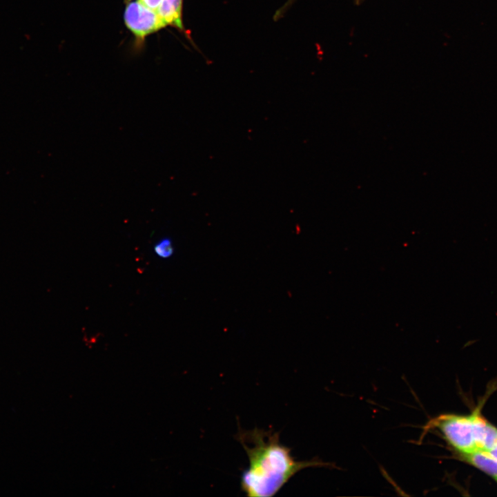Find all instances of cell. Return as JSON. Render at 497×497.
<instances>
[{
  "instance_id": "1",
  "label": "cell",
  "mask_w": 497,
  "mask_h": 497,
  "mask_svg": "<svg viewBox=\"0 0 497 497\" xmlns=\"http://www.w3.org/2000/svg\"><path fill=\"white\" fill-rule=\"evenodd\" d=\"M248 459L242 474L240 487L249 497L275 496L301 470L308 467L331 466L318 458L298 460L291 449L280 440V432L257 427L244 430L239 426L235 436Z\"/></svg>"
},
{
  "instance_id": "2",
  "label": "cell",
  "mask_w": 497,
  "mask_h": 497,
  "mask_svg": "<svg viewBox=\"0 0 497 497\" xmlns=\"http://www.w3.org/2000/svg\"><path fill=\"white\" fill-rule=\"evenodd\" d=\"M436 429L452 449L454 455L477 449L474 429V416L445 413L431 419L424 431Z\"/></svg>"
},
{
  "instance_id": "3",
  "label": "cell",
  "mask_w": 497,
  "mask_h": 497,
  "mask_svg": "<svg viewBox=\"0 0 497 497\" xmlns=\"http://www.w3.org/2000/svg\"><path fill=\"white\" fill-rule=\"evenodd\" d=\"M126 3L124 23L133 35L138 47L143 46L148 36L166 27L155 10L146 7L137 0Z\"/></svg>"
},
{
  "instance_id": "4",
  "label": "cell",
  "mask_w": 497,
  "mask_h": 497,
  "mask_svg": "<svg viewBox=\"0 0 497 497\" xmlns=\"http://www.w3.org/2000/svg\"><path fill=\"white\" fill-rule=\"evenodd\" d=\"M474 429L477 449L489 451L497 444V427L474 411Z\"/></svg>"
},
{
  "instance_id": "5",
  "label": "cell",
  "mask_w": 497,
  "mask_h": 497,
  "mask_svg": "<svg viewBox=\"0 0 497 497\" xmlns=\"http://www.w3.org/2000/svg\"><path fill=\"white\" fill-rule=\"evenodd\" d=\"M155 12L166 26L188 36L183 23V0H162Z\"/></svg>"
},
{
  "instance_id": "6",
  "label": "cell",
  "mask_w": 497,
  "mask_h": 497,
  "mask_svg": "<svg viewBox=\"0 0 497 497\" xmlns=\"http://www.w3.org/2000/svg\"><path fill=\"white\" fill-rule=\"evenodd\" d=\"M455 457L497 479V458L489 451L476 449L467 454L455 455Z\"/></svg>"
},
{
  "instance_id": "7",
  "label": "cell",
  "mask_w": 497,
  "mask_h": 497,
  "mask_svg": "<svg viewBox=\"0 0 497 497\" xmlns=\"http://www.w3.org/2000/svg\"><path fill=\"white\" fill-rule=\"evenodd\" d=\"M155 253L161 258L170 257L174 252L172 241L170 238L164 237L159 240L154 246Z\"/></svg>"
},
{
  "instance_id": "8",
  "label": "cell",
  "mask_w": 497,
  "mask_h": 497,
  "mask_svg": "<svg viewBox=\"0 0 497 497\" xmlns=\"http://www.w3.org/2000/svg\"><path fill=\"white\" fill-rule=\"evenodd\" d=\"M295 1V0H287L282 6L277 10L273 15L274 21H277L281 18L287 10L292 6Z\"/></svg>"
},
{
  "instance_id": "9",
  "label": "cell",
  "mask_w": 497,
  "mask_h": 497,
  "mask_svg": "<svg viewBox=\"0 0 497 497\" xmlns=\"http://www.w3.org/2000/svg\"><path fill=\"white\" fill-rule=\"evenodd\" d=\"M489 453L497 458V444L489 451Z\"/></svg>"
},
{
  "instance_id": "10",
  "label": "cell",
  "mask_w": 497,
  "mask_h": 497,
  "mask_svg": "<svg viewBox=\"0 0 497 497\" xmlns=\"http://www.w3.org/2000/svg\"><path fill=\"white\" fill-rule=\"evenodd\" d=\"M363 1H364V0H355V4L357 5V6H359V5H360Z\"/></svg>"
},
{
  "instance_id": "11",
  "label": "cell",
  "mask_w": 497,
  "mask_h": 497,
  "mask_svg": "<svg viewBox=\"0 0 497 497\" xmlns=\"http://www.w3.org/2000/svg\"><path fill=\"white\" fill-rule=\"evenodd\" d=\"M496 480L497 481V479H496Z\"/></svg>"
}]
</instances>
